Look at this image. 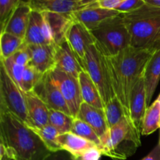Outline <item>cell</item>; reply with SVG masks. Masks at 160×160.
Returning <instances> with one entry per match:
<instances>
[{"label":"cell","instance_id":"cell-40","mask_svg":"<svg viewBox=\"0 0 160 160\" xmlns=\"http://www.w3.org/2000/svg\"><path fill=\"white\" fill-rule=\"evenodd\" d=\"M145 3H148V4L152 5V6H156V7L160 8V0H157V1L145 2Z\"/></svg>","mask_w":160,"mask_h":160},{"label":"cell","instance_id":"cell-30","mask_svg":"<svg viewBox=\"0 0 160 160\" xmlns=\"http://www.w3.org/2000/svg\"><path fill=\"white\" fill-rule=\"evenodd\" d=\"M44 74H42L39 73L37 70L31 67V65H28L25 67L23 70V76H22L21 84H20V89L23 91L24 93L26 92H32L42 79V76Z\"/></svg>","mask_w":160,"mask_h":160},{"label":"cell","instance_id":"cell-26","mask_svg":"<svg viewBox=\"0 0 160 160\" xmlns=\"http://www.w3.org/2000/svg\"><path fill=\"white\" fill-rule=\"evenodd\" d=\"M39 136L45 146L51 152L60 151L61 147L58 142V138L60 135L59 131L48 123L43 128H31Z\"/></svg>","mask_w":160,"mask_h":160},{"label":"cell","instance_id":"cell-25","mask_svg":"<svg viewBox=\"0 0 160 160\" xmlns=\"http://www.w3.org/2000/svg\"><path fill=\"white\" fill-rule=\"evenodd\" d=\"M23 45V39L9 33L2 32L0 35V59L11 57Z\"/></svg>","mask_w":160,"mask_h":160},{"label":"cell","instance_id":"cell-20","mask_svg":"<svg viewBox=\"0 0 160 160\" xmlns=\"http://www.w3.org/2000/svg\"><path fill=\"white\" fill-rule=\"evenodd\" d=\"M160 80V47L156 50L151 59L148 62L144 73L145 89L147 93V104L150 106V102L154 95Z\"/></svg>","mask_w":160,"mask_h":160},{"label":"cell","instance_id":"cell-27","mask_svg":"<svg viewBox=\"0 0 160 160\" xmlns=\"http://www.w3.org/2000/svg\"><path fill=\"white\" fill-rule=\"evenodd\" d=\"M74 118L69 114L49 108L48 123L54 127L59 134H66L71 131Z\"/></svg>","mask_w":160,"mask_h":160},{"label":"cell","instance_id":"cell-14","mask_svg":"<svg viewBox=\"0 0 160 160\" xmlns=\"http://www.w3.org/2000/svg\"><path fill=\"white\" fill-rule=\"evenodd\" d=\"M55 47L56 68L78 78L84 69L66 38L59 43L55 44Z\"/></svg>","mask_w":160,"mask_h":160},{"label":"cell","instance_id":"cell-21","mask_svg":"<svg viewBox=\"0 0 160 160\" xmlns=\"http://www.w3.org/2000/svg\"><path fill=\"white\" fill-rule=\"evenodd\" d=\"M78 81L83 102L88 103L93 107L103 110L104 104L98 88L85 70H83L79 74Z\"/></svg>","mask_w":160,"mask_h":160},{"label":"cell","instance_id":"cell-23","mask_svg":"<svg viewBox=\"0 0 160 160\" xmlns=\"http://www.w3.org/2000/svg\"><path fill=\"white\" fill-rule=\"evenodd\" d=\"M58 142L61 149L67 151L73 156H78L88 148L96 146L92 142L73 134L71 131L60 134L58 138Z\"/></svg>","mask_w":160,"mask_h":160},{"label":"cell","instance_id":"cell-11","mask_svg":"<svg viewBox=\"0 0 160 160\" xmlns=\"http://www.w3.org/2000/svg\"><path fill=\"white\" fill-rule=\"evenodd\" d=\"M65 38L73 52L78 56L83 67V62L88 48L91 45L95 44V40L90 30L80 22L73 20V22L67 29Z\"/></svg>","mask_w":160,"mask_h":160},{"label":"cell","instance_id":"cell-12","mask_svg":"<svg viewBox=\"0 0 160 160\" xmlns=\"http://www.w3.org/2000/svg\"><path fill=\"white\" fill-rule=\"evenodd\" d=\"M31 67L42 74L49 73L56 69L55 45H27Z\"/></svg>","mask_w":160,"mask_h":160},{"label":"cell","instance_id":"cell-15","mask_svg":"<svg viewBox=\"0 0 160 160\" xmlns=\"http://www.w3.org/2000/svg\"><path fill=\"white\" fill-rule=\"evenodd\" d=\"M31 11L32 8L30 3L28 1L21 0L5 26L1 29V33H9L24 40Z\"/></svg>","mask_w":160,"mask_h":160},{"label":"cell","instance_id":"cell-18","mask_svg":"<svg viewBox=\"0 0 160 160\" xmlns=\"http://www.w3.org/2000/svg\"><path fill=\"white\" fill-rule=\"evenodd\" d=\"M28 115L32 126L31 128H41L48 124L49 108L38 96L34 92L24 93Z\"/></svg>","mask_w":160,"mask_h":160},{"label":"cell","instance_id":"cell-2","mask_svg":"<svg viewBox=\"0 0 160 160\" xmlns=\"http://www.w3.org/2000/svg\"><path fill=\"white\" fill-rule=\"evenodd\" d=\"M0 142L12 148L19 160H44L51 153L30 127L2 110H0Z\"/></svg>","mask_w":160,"mask_h":160},{"label":"cell","instance_id":"cell-42","mask_svg":"<svg viewBox=\"0 0 160 160\" xmlns=\"http://www.w3.org/2000/svg\"><path fill=\"white\" fill-rule=\"evenodd\" d=\"M145 2H148V1H157V0H144Z\"/></svg>","mask_w":160,"mask_h":160},{"label":"cell","instance_id":"cell-31","mask_svg":"<svg viewBox=\"0 0 160 160\" xmlns=\"http://www.w3.org/2000/svg\"><path fill=\"white\" fill-rule=\"evenodd\" d=\"M0 62L4 65L6 70L9 73L10 78L20 87V84H21L23 70H24L26 67H24L20 65H18L14 61H12L10 58H8L6 59H0Z\"/></svg>","mask_w":160,"mask_h":160},{"label":"cell","instance_id":"cell-34","mask_svg":"<svg viewBox=\"0 0 160 160\" xmlns=\"http://www.w3.org/2000/svg\"><path fill=\"white\" fill-rule=\"evenodd\" d=\"M145 4V2L144 0H125L117 8V11L120 12V13H128V12L137 10Z\"/></svg>","mask_w":160,"mask_h":160},{"label":"cell","instance_id":"cell-37","mask_svg":"<svg viewBox=\"0 0 160 160\" xmlns=\"http://www.w3.org/2000/svg\"><path fill=\"white\" fill-rule=\"evenodd\" d=\"M44 160H73L71 154L64 150L51 152Z\"/></svg>","mask_w":160,"mask_h":160},{"label":"cell","instance_id":"cell-22","mask_svg":"<svg viewBox=\"0 0 160 160\" xmlns=\"http://www.w3.org/2000/svg\"><path fill=\"white\" fill-rule=\"evenodd\" d=\"M54 38L55 44L65 39L66 33L73 22L70 14H61L53 12H43Z\"/></svg>","mask_w":160,"mask_h":160},{"label":"cell","instance_id":"cell-3","mask_svg":"<svg viewBox=\"0 0 160 160\" xmlns=\"http://www.w3.org/2000/svg\"><path fill=\"white\" fill-rule=\"evenodd\" d=\"M134 48H153L160 47V8L145 3L128 13H122Z\"/></svg>","mask_w":160,"mask_h":160},{"label":"cell","instance_id":"cell-8","mask_svg":"<svg viewBox=\"0 0 160 160\" xmlns=\"http://www.w3.org/2000/svg\"><path fill=\"white\" fill-rule=\"evenodd\" d=\"M48 74L63 96L71 116L76 118L83 102L78 78L56 68L50 71Z\"/></svg>","mask_w":160,"mask_h":160},{"label":"cell","instance_id":"cell-1","mask_svg":"<svg viewBox=\"0 0 160 160\" xmlns=\"http://www.w3.org/2000/svg\"><path fill=\"white\" fill-rule=\"evenodd\" d=\"M158 49V48H157ZM156 49L129 46L112 57H106L116 97L130 122V102L134 87Z\"/></svg>","mask_w":160,"mask_h":160},{"label":"cell","instance_id":"cell-13","mask_svg":"<svg viewBox=\"0 0 160 160\" xmlns=\"http://www.w3.org/2000/svg\"><path fill=\"white\" fill-rule=\"evenodd\" d=\"M148 107L147 93L143 75L134 87L130 102V123L141 134L142 121Z\"/></svg>","mask_w":160,"mask_h":160},{"label":"cell","instance_id":"cell-44","mask_svg":"<svg viewBox=\"0 0 160 160\" xmlns=\"http://www.w3.org/2000/svg\"><path fill=\"white\" fill-rule=\"evenodd\" d=\"M159 128H160V120H159Z\"/></svg>","mask_w":160,"mask_h":160},{"label":"cell","instance_id":"cell-29","mask_svg":"<svg viewBox=\"0 0 160 160\" xmlns=\"http://www.w3.org/2000/svg\"><path fill=\"white\" fill-rule=\"evenodd\" d=\"M71 132L89 142L95 144L98 148L100 146V138L93 128L83 120L74 118L72 125Z\"/></svg>","mask_w":160,"mask_h":160},{"label":"cell","instance_id":"cell-38","mask_svg":"<svg viewBox=\"0 0 160 160\" xmlns=\"http://www.w3.org/2000/svg\"><path fill=\"white\" fill-rule=\"evenodd\" d=\"M140 160H160V145L158 144L145 157Z\"/></svg>","mask_w":160,"mask_h":160},{"label":"cell","instance_id":"cell-10","mask_svg":"<svg viewBox=\"0 0 160 160\" xmlns=\"http://www.w3.org/2000/svg\"><path fill=\"white\" fill-rule=\"evenodd\" d=\"M33 92H35L36 95L48 106V108L61 111L71 116L63 96L59 89L52 81L48 73L42 76V79L38 83Z\"/></svg>","mask_w":160,"mask_h":160},{"label":"cell","instance_id":"cell-7","mask_svg":"<svg viewBox=\"0 0 160 160\" xmlns=\"http://www.w3.org/2000/svg\"><path fill=\"white\" fill-rule=\"evenodd\" d=\"M83 69L88 73L98 88L103 104L106 105L115 98L116 95L111 82L106 57L95 44L88 48L83 62Z\"/></svg>","mask_w":160,"mask_h":160},{"label":"cell","instance_id":"cell-6","mask_svg":"<svg viewBox=\"0 0 160 160\" xmlns=\"http://www.w3.org/2000/svg\"><path fill=\"white\" fill-rule=\"evenodd\" d=\"M0 110L12 113L28 127L32 126L28 115L24 92L14 82L0 62Z\"/></svg>","mask_w":160,"mask_h":160},{"label":"cell","instance_id":"cell-24","mask_svg":"<svg viewBox=\"0 0 160 160\" xmlns=\"http://www.w3.org/2000/svg\"><path fill=\"white\" fill-rule=\"evenodd\" d=\"M160 104L157 99L150 105L145 112L142 121V134L149 135L159 128Z\"/></svg>","mask_w":160,"mask_h":160},{"label":"cell","instance_id":"cell-5","mask_svg":"<svg viewBox=\"0 0 160 160\" xmlns=\"http://www.w3.org/2000/svg\"><path fill=\"white\" fill-rule=\"evenodd\" d=\"M95 45L106 57L119 54L131 45V38L122 13L110 17L90 30Z\"/></svg>","mask_w":160,"mask_h":160},{"label":"cell","instance_id":"cell-28","mask_svg":"<svg viewBox=\"0 0 160 160\" xmlns=\"http://www.w3.org/2000/svg\"><path fill=\"white\" fill-rule=\"evenodd\" d=\"M103 111H104L105 117H106L109 128L115 126L120 121H122L123 119L126 118L123 107L117 97L113 98L109 102L104 105Z\"/></svg>","mask_w":160,"mask_h":160},{"label":"cell","instance_id":"cell-43","mask_svg":"<svg viewBox=\"0 0 160 160\" xmlns=\"http://www.w3.org/2000/svg\"><path fill=\"white\" fill-rule=\"evenodd\" d=\"M159 129H160V128H159ZM159 145H160V135H159Z\"/></svg>","mask_w":160,"mask_h":160},{"label":"cell","instance_id":"cell-9","mask_svg":"<svg viewBox=\"0 0 160 160\" xmlns=\"http://www.w3.org/2000/svg\"><path fill=\"white\" fill-rule=\"evenodd\" d=\"M24 43L26 45H55L53 34L42 11L32 9Z\"/></svg>","mask_w":160,"mask_h":160},{"label":"cell","instance_id":"cell-16","mask_svg":"<svg viewBox=\"0 0 160 160\" xmlns=\"http://www.w3.org/2000/svg\"><path fill=\"white\" fill-rule=\"evenodd\" d=\"M96 6H98V0H52L36 5L31 8L42 12L46 11L61 14H72L78 11Z\"/></svg>","mask_w":160,"mask_h":160},{"label":"cell","instance_id":"cell-19","mask_svg":"<svg viewBox=\"0 0 160 160\" xmlns=\"http://www.w3.org/2000/svg\"><path fill=\"white\" fill-rule=\"evenodd\" d=\"M76 118L90 125L99 138L109 129L104 111L93 107L88 103H81Z\"/></svg>","mask_w":160,"mask_h":160},{"label":"cell","instance_id":"cell-39","mask_svg":"<svg viewBox=\"0 0 160 160\" xmlns=\"http://www.w3.org/2000/svg\"><path fill=\"white\" fill-rule=\"evenodd\" d=\"M49 1H52V0H28V2L30 3L31 7L34 6H36V5L42 4V3H45Z\"/></svg>","mask_w":160,"mask_h":160},{"label":"cell","instance_id":"cell-32","mask_svg":"<svg viewBox=\"0 0 160 160\" xmlns=\"http://www.w3.org/2000/svg\"><path fill=\"white\" fill-rule=\"evenodd\" d=\"M21 0H0V24L1 29L8 21L9 18Z\"/></svg>","mask_w":160,"mask_h":160},{"label":"cell","instance_id":"cell-33","mask_svg":"<svg viewBox=\"0 0 160 160\" xmlns=\"http://www.w3.org/2000/svg\"><path fill=\"white\" fill-rule=\"evenodd\" d=\"M10 58L12 61L17 63L18 65L22 66V67H27L30 63V55L27 48V45L24 43V45L15 53L12 55Z\"/></svg>","mask_w":160,"mask_h":160},{"label":"cell","instance_id":"cell-41","mask_svg":"<svg viewBox=\"0 0 160 160\" xmlns=\"http://www.w3.org/2000/svg\"><path fill=\"white\" fill-rule=\"evenodd\" d=\"M157 100H158V101H159V104H160V94H159V96H158V98H157Z\"/></svg>","mask_w":160,"mask_h":160},{"label":"cell","instance_id":"cell-4","mask_svg":"<svg viewBox=\"0 0 160 160\" xmlns=\"http://www.w3.org/2000/svg\"><path fill=\"white\" fill-rule=\"evenodd\" d=\"M141 134L128 119L109 128L100 138L99 150L103 156L114 160H124L141 145Z\"/></svg>","mask_w":160,"mask_h":160},{"label":"cell","instance_id":"cell-36","mask_svg":"<svg viewBox=\"0 0 160 160\" xmlns=\"http://www.w3.org/2000/svg\"><path fill=\"white\" fill-rule=\"evenodd\" d=\"M125 0H98V6L103 9L117 10Z\"/></svg>","mask_w":160,"mask_h":160},{"label":"cell","instance_id":"cell-17","mask_svg":"<svg viewBox=\"0 0 160 160\" xmlns=\"http://www.w3.org/2000/svg\"><path fill=\"white\" fill-rule=\"evenodd\" d=\"M120 14L121 13L117 10L103 9L96 6L75 12L70 16L73 20L80 22L88 30H92L104 20Z\"/></svg>","mask_w":160,"mask_h":160},{"label":"cell","instance_id":"cell-35","mask_svg":"<svg viewBox=\"0 0 160 160\" xmlns=\"http://www.w3.org/2000/svg\"><path fill=\"white\" fill-rule=\"evenodd\" d=\"M102 153L97 146L92 147L77 156H73V160H100Z\"/></svg>","mask_w":160,"mask_h":160}]
</instances>
